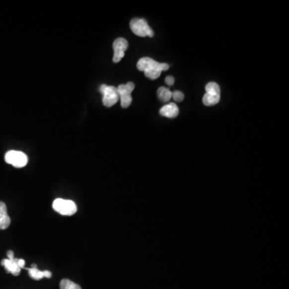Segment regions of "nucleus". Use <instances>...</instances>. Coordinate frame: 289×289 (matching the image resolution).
Returning a JSON list of instances; mask_svg holds the SVG:
<instances>
[{"mask_svg":"<svg viewBox=\"0 0 289 289\" xmlns=\"http://www.w3.org/2000/svg\"><path fill=\"white\" fill-rule=\"evenodd\" d=\"M17 264H18V266L21 268V269L22 268H24V266H25V260H23V259H18L17 260Z\"/></svg>","mask_w":289,"mask_h":289,"instance_id":"f3484780","label":"nucleus"},{"mask_svg":"<svg viewBox=\"0 0 289 289\" xmlns=\"http://www.w3.org/2000/svg\"><path fill=\"white\" fill-rule=\"evenodd\" d=\"M6 254H7V259L2 260L1 261V265L4 267L7 273H11L15 277L19 276L21 272V268H19L17 264L18 259L15 258L13 251H8Z\"/></svg>","mask_w":289,"mask_h":289,"instance_id":"6e6552de","label":"nucleus"},{"mask_svg":"<svg viewBox=\"0 0 289 289\" xmlns=\"http://www.w3.org/2000/svg\"><path fill=\"white\" fill-rule=\"evenodd\" d=\"M166 83L169 86H172L174 84V78L171 75H168L166 78Z\"/></svg>","mask_w":289,"mask_h":289,"instance_id":"dca6fc26","label":"nucleus"},{"mask_svg":"<svg viewBox=\"0 0 289 289\" xmlns=\"http://www.w3.org/2000/svg\"><path fill=\"white\" fill-rule=\"evenodd\" d=\"M11 224V218L7 214V208L6 204L0 202V230L8 228Z\"/></svg>","mask_w":289,"mask_h":289,"instance_id":"9d476101","label":"nucleus"},{"mask_svg":"<svg viewBox=\"0 0 289 289\" xmlns=\"http://www.w3.org/2000/svg\"><path fill=\"white\" fill-rule=\"evenodd\" d=\"M179 113V109L174 103H170L160 109V114L168 118H175Z\"/></svg>","mask_w":289,"mask_h":289,"instance_id":"9b49d317","label":"nucleus"},{"mask_svg":"<svg viewBox=\"0 0 289 289\" xmlns=\"http://www.w3.org/2000/svg\"><path fill=\"white\" fill-rule=\"evenodd\" d=\"M139 71L144 72V75L151 80H156L159 77L162 71L169 70V65L166 63H158L149 57H144L139 60L137 64Z\"/></svg>","mask_w":289,"mask_h":289,"instance_id":"f257e3e1","label":"nucleus"},{"mask_svg":"<svg viewBox=\"0 0 289 289\" xmlns=\"http://www.w3.org/2000/svg\"><path fill=\"white\" fill-rule=\"evenodd\" d=\"M100 92L103 95V105L106 107H112L119 101L118 88L114 86L102 84L100 87Z\"/></svg>","mask_w":289,"mask_h":289,"instance_id":"39448f33","label":"nucleus"},{"mask_svg":"<svg viewBox=\"0 0 289 289\" xmlns=\"http://www.w3.org/2000/svg\"><path fill=\"white\" fill-rule=\"evenodd\" d=\"M5 161L16 168H22L27 165L28 157L21 151L10 150L5 154Z\"/></svg>","mask_w":289,"mask_h":289,"instance_id":"423d86ee","label":"nucleus"},{"mask_svg":"<svg viewBox=\"0 0 289 289\" xmlns=\"http://www.w3.org/2000/svg\"><path fill=\"white\" fill-rule=\"evenodd\" d=\"M53 208L55 212L65 216H73L77 212V207L75 203L68 199H56L53 202Z\"/></svg>","mask_w":289,"mask_h":289,"instance_id":"7ed1b4c3","label":"nucleus"},{"mask_svg":"<svg viewBox=\"0 0 289 289\" xmlns=\"http://www.w3.org/2000/svg\"><path fill=\"white\" fill-rule=\"evenodd\" d=\"M60 288L61 289H81L80 285H76L68 279H64L61 281Z\"/></svg>","mask_w":289,"mask_h":289,"instance_id":"4468645a","label":"nucleus"},{"mask_svg":"<svg viewBox=\"0 0 289 289\" xmlns=\"http://www.w3.org/2000/svg\"><path fill=\"white\" fill-rule=\"evenodd\" d=\"M128 45L127 40L122 37L118 38L113 42V48L114 55H113V61L114 63H118L125 57V52L127 50Z\"/></svg>","mask_w":289,"mask_h":289,"instance_id":"1a4fd4ad","label":"nucleus"},{"mask_svg":"<svg viewBox=\"0 0 289 289\" xmlns=\"http://www.w3.org/2000/svg\"><path fill=\"white\" fill-rule=\"evenodd\" d=\"M157 97L162 102H167L172 98V92L165 87H160L157 91Z\"/></svg>","mask_w":289,"mask_h":289,"instance_id":"ddd939ff","label":"nucleus"},{"mask_svg":"<svg viewBox=\"0 0 289 289\" xmlns=\"http://www.w3.org/2000/svg\"><path fill=\"white\" fill-rule=\"evenodd\" d=\"M25 268L26 270L28 271L29 277L33 279L35 281H40L43 278H51L52 277V273L50 271H40L36 268Z\"/></svg>","mask_w":289,"mask_h":289,"instance_id":"f8f14e48","label":"nucleus"},{"mask_svg":"<svg viewBox=\"0 0 289 289\" xmlns=\"http://www.w3.org/2000/svg\"><path fill=\"white\" fill-rule=\"evenodd\" d=\"M172 98L174 99V101H177V102H181L184 99V94L180 91H175V92H172Z\"/></svg>","mask_w":289,"mask_h":289,"instance_id":"2eb2a0df","label":"nucleus"},{"mask_svg":"<svg viewBox=\"0 0 289 289\" xmlns=\"http://www.w3.org/2000/svg\"><path fill=\"white\" fill-rule=\"evenodd\" d=\"M134 87L135 85L133 82H128L126 84H120L117 88L121 100V105L124 109L128 108L132 103L131 93L134 91Z\"/></svg>","mask_w":289,"mask_h":289,"instance_id":"0eeeda50","label":"nucleus"},{"mask_svg":"<svg viewBox=\"0 0 289 289\" xmlns=\"http://www.w3.org/2000/svg\"><path fill=\"white\" fill-rule=\"evenodd\" d=\"M219 86L216 82H209L206 85V94L203 97V102L206 106H212L220 101Z\"/></svg>","mask_w":289,"mask_h":289,"instance_id":"f03ea898","label":"nucleus"},{"mask_svg":"<svg viewBox=\"0 0 289 289\" xmlns=\"http://www.w3.org/2000/svg\"><path fill=\"white\" fill-rule=\"evenodd\" d=\"M130 29L132 30L136 36H141V37H145L149 36L153 37V30L151 29L150 27L148 25L146 20L144 19H139V18H134L130 23Z\"/></svg>","mask_w":289,"mask_h":289,"instance_id":"20e7f679","label":"nucleus"}]
</instances>
